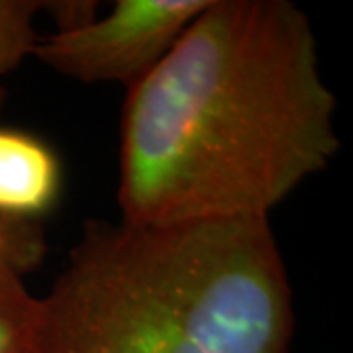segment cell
Listing matches in <instances>:
<instances>
[{
    "label": "cell",
    "mask_w": 353,
    "mask_h": 353,
    "mask_svg": "<svg viewBox=\"0 0 353 353\" xmlns=\"http://www.w3.org/2000/svg\"><path fill=\"white\" fill-rule=\"evenodd\" d=\"M308 16L289 0H210L130 85L126 222L265 216L340 148Z\"/></svg>",
    "instance_id": "cell-1"
},
{
    "label": "cell",
    "mask_w": 353,
    "mask_h": 353,
    "mask_svg": "<svg viewBox=\"0 0 353 353\" xmlns=\"http://www.w3.org/2000/svg\"><path fill=\"white\" fill-rule=\"evenodd\" d=\"M292 330L269 218L90 222L41 299L38 353H287Z\"/></svg>",
    "instance_id": "cell-2"
},
{
    "label": "cell",
    "mask_w": 353,
    "mask_h": 353,
    "mask_svg": "<svg viewBox=\"0 0 353 353\" xmlns=\"http://www.w3.org/2000/svg\"><path fill=\"white\" fill-rule=\"evenodd\" d=\"M210 0H118L104 18L39 38L34 55L83 83L134 85L163 59Z\"/></svg>",
    "instance_id": "cell-3"
},
{
    "label": "cell",
    "mask_w": 353,
    "mask_h": 353,
    "mask_svg": "<svg viewBox=\"0 0 353 353\" xmlns=\"http://www.w3.org/2000/svg\"><path fill=\"white\" fill-rule=\"evenodd\" d=\"M59 181V163L48 145L0 128V214L34 220L55 202Z\"/></svg>",
    "instance_id": "cell-4"
},
{
    "label": "cell",
    "mask_w": 353,
    "mask_h": 353,
    "mask_svg": "<svg viewBox=\"0 0 353 353\" xmlns=\"http://www.w3.org/2000/svg\"><path fill=\"white\" fill-rule=\"evenodd\" d=\"M41 299L22 277L0 271V353H38Z\"/></svg>",
    "instance_id": "cell-5"
},
{
    "label": "cell",
    "mask_w": 353,
    "mask_h": 353,
    "mask_svg": "<svg viewBox=\"0 0 353 353\" xmlns=\"http://www.w3.org/2000/svg\"><path fill=\"white\" fill-rule=\"evenodd\" d=\"M43 2L0 0V75L16 69L38 43L36 16Z\"/></svg>",
    "instance_id": "cell-6"
},
{
    "label": "cell",
    "mask_w": 353,
    "mask_h": 353,
    "mask_svg": "<svg viewBox=\"0 0 353 353\" xmlns=\"http://www.w3.org/2000/svg\"><path fill=\"white\" fill-rule=\"evenodd\" d=\"M43 255L46 238L34 220H20L0 214V271L22 277L24 273L41 263Z\"/></svg>",
    "instance_id": "cell-7"
}]
</instances>
